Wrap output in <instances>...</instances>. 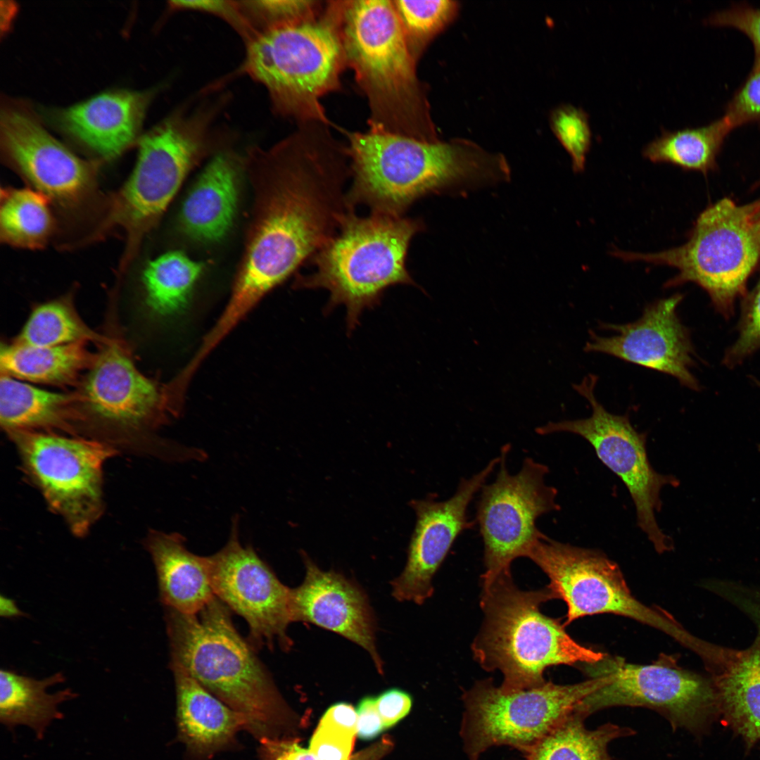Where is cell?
Wrapping results in <instances>:
<instances>
[{
  "label": "cell",
  "instance_id": "1",
  "mask_svg": "<svg viewBox=\"0 0 760 760\" xmlns=\"http://www.w3.org/2000/svg\"><path fill=\"white\" fill-rule=\"evenodd\" d=\"M331 124L312 121L269 147L243 156L253 207L225 322L236 325L270 291L311 259L351 210L347 145Z\"/></svg>",
  "mask_w": 760,
  "mask_h": 760
},
{
  "label": "cell",
  "instance_id": "2",
  "mask_svg": "<svg viewBox=\"0 0 760 760\" xmlns=\"http://www.w3.org/2000/svg\"><path fill=\"white\" fill-rule=\"evenodd\" d=\"M351 177L346 201L394 217L426 195L461 191L509 179L500 157L472 146L369 130H343Z\"/></svg>",
  "mask_w": 760,
  "mask_h": 760
},
{
  "label": "cell",
  "instance_id": "3",
  "mask_svg": "<svg viewBox=\"0 0 760 760\" xmlns=\"http://www.w3.org/2000/svg\"><path fill=\"white\" fill-rule=\"evenodd\" d=\"M171 661L241 714L260 740L283 737L295 722L253 646L239 634L230 609L216 596L199 612L165 608Z\"/></svg>",
  "mask_w": 760,
  "mask_h": 760
},
{
  "label": "cell",
  "instance_id": "4",
  "mask_svg": "<svg viewBox=\"0 0 760 760\" xmlns=\"http://www.w3.org/2000/svg\"><path fill=\"white\" fill-rule=\"evenodd\" d=\"M553 598L548 586L520 590L511 573L482 583L484 620L471 650L484 670L501 671L502 690L535 688L545 682L543 672L549 666L592 664L605 657L576 642L559 621L540 612V605Z\"/></svg>",
  "mask_w": 760,
  "mask_h": 760
},
{
  "label": "cell",
  "instance_id": "5",
  "mask_svg": "<svg viewBox=\"0 0 760 760\" xmlns=\"http://www.w3.org/2000/svg\"><path fill=\"white\" fill-rule=\"evenodd\" d=\"M424 228L422 220L350 210L336 234L310 259L314 270L298 275L293 287L329 293L325 314L344 305L348 334L365 310L381 303L384 291L397 284L418 286L406 260L410 243Z\"/></svg>",
  "mask_w": 760,
  "mask_h": 760
},
{
  "label": "cell",
  "instance_id": "6",
  "mask_svg": "<svg viewBox=\"0 0 760 760\" xmlns=\"http://www.w3.org/2000/svg\"><path fill=\"white\" fill-rule=\"evenodd\" d=\"M344 3L329 1L317 18L246 44L243 72L265 89L276 114L297 125L330 123L321 99L339 88L346 64L341 34Z\"/></svg>",
  "mask_w": 760,
  "mask_h": 760
},
{
  "label": "cell",
  "instance_id": "7",
  "mask_svg": "<svg viewBox=\"0 0 760 760\" xmlns=\"http://www.w3.org/2000/svg\"><path fill=\"white\" fill-rule=\"evenodd\" d=\"M341 34L346 64L367 101L369 129L428 140L415 58L393 1H346Z\"/></svg>",
  "mask_w": 760,
  "mask_h": 760
},
{
  "label": "cell",
  "instance_id": "8",
  "mask_svg": "<svg viewBox=\"0 0 760 760\" xmlns=\"http://www.w3.org/2000/svg\"><path fill=\"white\" fill-rule=\"evenodd\" d=\"M218 101L176 109L140 137L134 168L113 197L106 229L118 227L127 236L130 258L156 225L194 165L209 149ZM127 260V258H126Z\"/></svg>",
  "mask_w": 760,
  "mask_h": 760
},
{
  "label": "cell",
  "instance_id": "9",
  "mask_svg": "<svg viewBox=\"0 0 760 760\" xmlns=\"http://www.w3.org/2000/svg\"><path fill=\"white\" fill-rule=\"evenodd\" d=\"M626 262L666 265L678 270L665 288L692 282L709 295L726 318L735 300L745 295L749 277L760 262V199L737 205L724 198L703 210L683 245L657 253L615 250Z\"/></svg>",
  "mask_w": 760,
  "mask_h": 760
},
{
  "label": "cell",
  "instance_id": "10",
  "mask_svg": "<svg viewBox=\"0 0 760 760\" xmlns=\"http://www.w3.org/2000/svg\"><path fill=\"white\" fill-rule=\"evenodd\" d=\"M609 676L571 685L550 681L525 690L505 691L490 678L464 692L461 726L469 760L494 746L507 745L523 753L560 724L588 695L607 684Z\"/></svg>",
  "mask_w": 760,
  "mask_h": 760
},
{
  "label": "cell",
  "instance_id": "11",
  "mask_svg": "<svg viewBox=\"0 0 760 760\" xmlns=\"http://www.w3.org/2000/svg\"><path fill=\"white\" fill-rule=\"evenodd\" d=\"M23 469L72 533L85 536L103 511V467L116 453L108 443L54 432L8 434Z\"/></svg>",
  "mask_w": 760,
  "mask_h": 760
},
{
  "label": "cell",
  "instance_id": "12",
  "mask_svg": "<svg viewBox=\"0 0 760 760\" xmlns=\"http://www.w3.org/2000/svg\"><path fill=\"white\" fill-rule=\"evenodd\" d=\"M526 557L547 576V586L555 598L565 602L564 626L585 616L614 614L661 631L684 646L689 641L691 634L673 618L631 595L619 566L603 552L561 543L543 533Z\"/></svg>",
  "mask_w": 760,
  "mask_h": 760
},
{
  "label": "cell",
  "instance_id": "13",
  "mask_svg": "<svg viewBox=\"0 0 760 760\" xmlns=\"http://www.w3.org/2000/svg\"><path fill=\"white\" fill-rule=\"evenodd\" d=\"M597 376L589 374L573 387L586 399L592 409L585 419L549 422L536 429L540 435L569 432L586 440L597 457L626 486L635 505L637 524L659 552L670 550L671 538L658 525L656 512L660 511L661 489L676 486L675 476L656 471L648 459L647 433L632 426L628 415L608 412L595 395Z\"/></svg>",
  "mask_w": 760,
  "mask_h": 760
},
{
  "label": "cell",
  "instance_id": "14",
  "mask_svg": "<svg viewBox=\"0 0 760 760\" xmlns=\"http://www.w3.org/2000/svg\"><path fill=\"white\" fill-rule=\"evenodd\" d=\"M509 450L510 445L502 447L496 478L482 487L476 505V520L483 543L481 583L511 573L512 562L526 557L543 534L536 520L560 509L557 490L545 482L547 466L528 457L520 470L511 474L507 467Z\"/></svg>",
  "mask_w": 760,
  "mask_h": 760
},
{
  "label": "cell",
  "instance_id": "15",
  "mask_svg": "<svg viewBox=\"0 0 760 760\" xmlns=\"http://www.w3.org/2000/svg\"><path fill=\"white\" fill-rule=\"evenodd\" d=\"M590 678L609 676L610 681L585 697L574 711L585 718L606 708L642 707L666 718L673 730L694 729L715 702L711 681L663 659L647 665L604 657L585 664Z\"/></svg>",
  "mask_w": 760,
  "mask_h": 760
},
{
  "label": "cell",
  "instance_id": "16",
  "mask_svg": "<svg viewBox=\"0 0 760 760\" xmlns=\"http://www.w3.org/2000/svg\"><path fill=\"white\" fill-rule=\"evenodd\" d=\"M232 524L227 543L208 556L214 594L246 620L253 646L272 648L277 642L288 650L293 645L287 634L292 622L291 588L279 581L252 547L241 543L238 519Z\"/></svg>",
  "mask_w": 760,
  "mask_h": 760
},
{
  "label": "cell",
  "instance_id": "17",
  "mask_svg": "<svg viewBox=\"0 0 760 760\" xmlns=\"http://www.w3.org/2000/svg\"><path fill=\"white\" fill-rule=\"evenodd\" d=\"M0 146L6 163L33 189L63 207L80 205L95 187V164L55 139L23 103L2 104Z\"/></svg>",
  "mask_w": 760,
  "mask_h": 760
},
{
  "label": "cell",
  "instance_id": "18",
  "mask_svg": "<svg viewBox=\"0 0 760 760\" xmlns=\"http://www.w3.org/2000/svg\"><path fill=\"white\" fill-rule=\"evenodd\" d=\"M100 345L77 391L81 422L129 441L159 422L166 411L163 391L138 369L120 341L106 338Z\"/></svg>",
  "mask_w": 760,
  "mask_h": 760
},
{
  "label": "cell",
  "instance_id": "19",
  "mask_svg": "<svg viewBox=\"0 0 760 760\" xmlns=\"http://www.w3.org/2000/svg\"><path fill=\"white\" fill-rule=\"evenodd\" d=\"M499 462V456L494 457L476 474L462 478L455 493L445 500L438 501L432 495L410 501L416 523L405 566L391 582L395 599L422 604L432 596L433 578L457 537L474 526L476 522L468 517L469 506Z\"/></svg>",
  "mask_w": 760,
  "mask_h": 760
},
{
  "label": "cell",
  "instance_id": "20",
  "mask_svg": "<svg viewBox=\"0 0 760 760\" xmlns=\"http://www.w3.org/2000/svg\"><path fill=\"white\" fill-rule=\"evenodd\" d=\"M683 299V294L676 293L647 305L634 322L602 324L614 334L602 336L590 331L584 350L670 375L681 385L698 391L699 384L691 372L695 362L694 348L677 313Z\"/></svg>",
  "mask_w": 760,
  "mask_h": 760
},
{
  "label": "cell",
  "instance_id": "21",
  "mask_svg": "<svg viewBox=\"0 0 760 760\" xmlns=\"http://www.w3.org/2000/svg\"><path fill=\"white\" fill-rule=\"evenodd\" d=\"M302 557L304 580L290 589L292 622L310 623L347 638L365 649L383 673L375 620L365 593L341 574L322 570L304 552Z\"/></svg>",
  "mask_w": 760,
  "mask_h": 760
},
{
  "label": "cell",
  "instance_id": "22",
  "mask_svg": "<svg viewBox=\"0 0 760 760\" xmlns=\"http://www.w3.org/2000/svg\"><path fill=\"white\" fill-rule=\"evenodd\" d=\"M154 90H111L58 110L52 120L70 138L105 159L122 153L139 137Z\"/></svg>",
  "mask_w": 760,
  "mask_h": 760
},
{
  "label": "cell",
  "instance_id": "23",
  "mask_svg": "<svg viewBox=\"0 0 760 760\" xmlns=\"http://www.w3.org/2000/svg\"><path fill=\"white\" fill-rule=\"evenodd\" d=\"M243 157L224 151L203 168L182 204L179 221L191 239L210 243L223 238L234 222Z\"/></svg>",
  "mask_w": 760,
  "mask_h": 760
},
{
  "label": "cell",
  "instance_id": "24",
  "mask_svg": "<svg viewBox=\"0 0 760 760\" xmlns=\"http://www.w3.org/2000/svg\"><path fill=\"white\" fill-rule=\"evenodd\" d=\"M177 697V723L187 752L208 760L229 747L246 730L244 717L215 697L181 668L170 664Z\"/></svg>",
  "mask_w": 760,
  "mask_h": 760
},
{
  "label": "cell",
  "instance_id": "25",
  "mask_svg": "<svg viewBox=\"0 0 760 760\" xmlns=\"http://www.w3.org/2000/svg\"><path fill=\"white\" fill-rule=\"evenodd\" d=\"M145 546L155 566L159 598L165 608L194 614L215 597L208 557L190 552L181 534L152 530Z\"/></svg>",
  "mask_w": 760,
  "mask_h": 760
},
{
  "label": "cell",
  "instance_id": "26",
  "mask_svg": "<svg viewBox=\"0 0 760 760\" xmlns=\"http://www.w3.org/2000/svg\"><path fill=\"white\" fill-rule=\"evenodd\" d=\"M81 422L77 392L42 389L1 374L0 422L8 434L15 431L73 432Z\"/></svg>",
  "mask_w": 760,
  "mask_h": 760
},
{
  "label": "cell",
  "instance_id": "27",
  "mask_svg": "<svg viewBox=\"0 0 760 760\" xmlns=\"http://www.w3.org/2000/svg\"><path fill=\"white\" fill-rule=\"evenodd\" d=\"M65 676L57 672L37 680L8 669L0 672V721L10 730L25 726L42 739L53 720L63 718L59 705L75 698L70 688L49 694L46 690L63 683Z\"/></svg>",
  "mask_w": 760,
  "mask_h": 760
},
{
  "label": "cell",
  "instance_id": "28",
  "mask_svg": "<svg viewBox=\"0 0 760 760\" xmlns=\"http://www.w3.org/2000/svg\"><path fill=\"white\" fill-rule=\"evenodd\" d=\"M80 341L53 347L2 344L1 374L30 382L58 386L78 383L94 363L96 353Z\"/></svg>",
  "mask_w": 760,
  "mask_h": 760
},
{
  "label": "cell",
  "instance_id": "29",
  "mask_svg": "<svg viewBox=\"0 0 760 760\" xmlns=\"http://www.w3.org/2000/svg\"><path fill=\"white\" fill-rule=\"evenodd\" d=\"M733 129L723 115L699 127L662 130L659 137L643 148L642 155L654 163H669L707 173L715 168L717 156Z\"/></svg>",
  "mask_w": 760,
  "mask_h": 760
},
{
  "label": "cell",
  "instance_id": "30",
  "mask_svg": "<svg viewBox=\"0 0 760 760\" xmlns=\"http://www.w3.org/2000/svg\"><path fill=\"white\" fill-rule=\"evenodd\" d=\"M585 719L574 710L560 724L533 747L524 752V760H612L609 744L631 736L635 731L607 723L594 730L584 726Z\"/></svg>",
  "mask_w": 760,
  "mask_h": 760
},
{
  "label": "cell",
  "instance_id": "31",
  "mask_svg": "<svg viewBox=\"0 0 760 760\" xmlns=\"http://www.w3.org/2000/svg\"><path fill=\"white\" fill-rule=\"evenodd\" d=\"M51 200L33 188L1 191L0 236L12 246L43 248L52 235L55 220Z\"/></svg>",
  "mask_w": 760,
  "mask_h": 760
},
{
  "label": "cell",
  "instance_id": "32",
  "mask_svg": "<svg viewBox=\"0 0 760 760\" xmlns=\"http://www.w3.org/2000/svg\"><path fill=\"white\" fill-rule=\"evenodd\" d=\"M204 264L179 251L165 253L149 261L142 274L146 302L156 314L170 316L188 303Z\"/></svg>",
  "mask_w": 760,
  "mask_h": 760
},
{
  "label": "cell",
  "instance_id": "33",
  "mask_svg": "<svg viewBox=\"0 0 760 760\" xmlns=\"http://www.w3.org/2000/svg\"><path fill=\"white\" fill-rule=\"evenodd\" d=\"M106 337L91 329L68 298L37 306L13 343L33 347H53L80 341L101 344Z\"/></svg>",
  "mask_w": 760,
  "mask_h": 760
},
{
  "label": "cell",
  "instance_id": "34",
  "mask_svg": "<svg viewBox=\"0 0 760 760\" xmlns=\"http://www.w3.org/2000/svg\"><path fill=\"white\" fill-rule=\"evenodd\" d=\"M718 699L749 743L760 738V659L714 685Z\"/></svg>",
  "mask_w": 760,
  "mask_h": 760
},
{
  "label": "cell",
  "instance_id": "35",
  "mask_svg": "<svg viewBox=\"0 0 760 760\" xmlns=\"http://www.w3.org/2000/svg\"><path fill=\"white\" fill-rule=\"evenodd\" d=\"M237 4L245 44L265 32L314 19L325 7L316 0H248L237 1Z\"/></svg>",
  "mask_w": 760,
  "mask_h": 760
},
{
  "label": "cell",
  "instance_id": "36",
  "mask_svg": "<svg viewBox=\"0 0 760 760\" xmlns=\"http://www.w3.org/2000/svg\"><path fill=\"white\" fill-rule=\"evenodd\" d=\"M398 18L409 47L417 52L452 19L457 3L450 0H394Z\"/></svg>",
  "mask_w": 760,
  "mask_h": 760
},
{
  "label": "cell",
  "instance_id": "37",
  "mask_svg": "<svg viewBox=\"0 0 760 760\" xmlns=\"http://www.w3.org/2000/svg\"><path fill=\"white\" fill-rule=\"evenodd\" d=\"M551 125L557 138L571 158L574 170L582 172L592 141L588 114L581 108L563 105L553 111Z\"/></svg>",
  "mask_w": 760,
  "mask_h": 760
},
{
  "label": "cell",
  "instance_id": "38",
  "mask_svg": "<svg viewBox=\"0 0 760 760\" xmlns=\"http://www.w3.org/2000/svg\"><path fill=\"white\" fill-rule=\"evenodd\" d=\"M738 336L726 350L723 362L733 367L760 349V278L745 298L738 324Z\"/></svg>",
  "mask_w": 760,
  "mask_h": 760
},
{
  "label": "cell",
  "instance_id": "39",
  "mask_svg": "<svg viewBox=\"0 0 760 760\" xmlns=\"http://www.w3.org/2000/svg\"><path fill=\"white\" fill-rule=\"evenodd\" d=\"M259 742L260 760H321L309 749L301 747L298 740L291 737L264 738ZM393 746L391 739L385 737L352 755L349 760H380Z\"/></svg>",
  "mask_w": 760,
  "mask_h": 760
},
{
  "label": "cell",
  "instance_id": "40",
  "mask_svg": "<svg viewBox=\"0 0 760 760\" xmlns=\"http://www.w3.org/2000/svg\"><path fill=\"white\" fill-rule=\"evenodd\" d=\"M357 730L323 715L312 737L309 749L321 760H349Z\"/></svg>",
  "mask_w": 760,
  "mask_h": 760
},
{
  "label": "cell",
  "instance_id": "41",
  "mask_svg": "<svg viewBox=\"0 0 760 760\" xmlns=\"http://www.w3.org/2000/svg\"><path fill=\"white\" fill-rule=\"evenodd\" d=\"M724 116L733 129L747 123L760 122V67L752 68L727 104Z\"/></svg>",
  "mask_w": 760,
  "mask_h": 760
},
{
  "label": "cell",
  "instance_id": "42",
  "mask_svg": "<svg viewBox=\"0 0 760 760\" xmlns=\"http://www.w3.org/2000/svg\"><path fill=\"white\" fill-rule=\"evenodd\" d=\"M706 22L710 25L736 28L746 34L754 47L753 68L760 67V8L737 4L715 12Z\"/></svg>",
  "mask_w": 760,
  "mask_h": 760
},
{
  "label": "cell",
  "instance_id": "43",
  "mask_svg": "<svg viewBox=\"0 0 760 760\" xmlns=\"http://www.w3.org/2000/svg\"><path fill=\"white\" fill-rule=\"evenodd\" d=\"M170 7L175 11H200L218 16L227 22L241 36L243 34V23L237 1H170Z\"/></svg>",
  "mask_w": 760,
  "mask_h": 760
},
{
  "label": "cell",
  "instance_id": "44",
  "mask_svg": "<svg viewBox=\"0 0 760 760\" xmlns=\"http://www.w3.org/2000/svg\"><path fill=\"white\" fill-rule=\"evenodd\" d=\"M411 696L399 688H390L376 697V705L385 729L395 725L410 712Z\"/></svg>",
  "mask_w": 760,
  "mask_h": 760
},
{
  "label": "cell",
  "instance_id": "45",
  "mask_svg": "<svg viewBox=\"0 0 760 760\" xmlns=\"http://www.w3.org/2000/svg\"><path fill=\"white\" fill-rule=\"evenodd\" d=\"M357 736L362 740H371L385 729L376 705V697L362 698L356 708Z\"/></svg>",
  "mask_w": 760,
  "mask_h": 760
},
{
  "label": "cell",
  "instance_id": "46",
  "mask_svg": "<svg viewBox=\"0 0 760 760\" xmlns=\"http://www.w3.org/2000/svg\"><path fill=\"white\" fill-rule=\"evenodd\" d=\"M0 614L1 616L6 618L18 617L24 615L14 600L3 595H1L0 597Z\"/></svg>",
  "mask_w": 760,
  "mask_h": 760
},
{
  "label": "cell",
  "instance_id": "47",
  "mask_svg": "<svg viewBox=\"0 0 760 760\" xmlns=\"http://www.w3.org/2000/svg\"><path fill=\"white\" fill-rule=\"evenodd\" d=\"M759 450L760 451V445H758Z\"/></svg>",
  "mask_w": 760,
  "mask_h": 760
}]
</instances>
